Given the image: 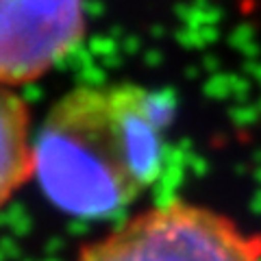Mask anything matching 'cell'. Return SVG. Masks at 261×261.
Here are the masks:
<instances>
[{
	"instance_id": "cell-1",
	"label": "cell",
	"mask_w": 261,
	"mask_h": 261,
	"mask_svg": "<svg viewBox=\"0 0 261 261\" xmlns=\"http://www.w3.org/2000/svg\"><path fill=\"white\" fill-rule=\"evenodd\" d=\"M174 116L170 89L79 85L37 128L33 178L68 214L105 218L126 209L157 181Z\"/></svg>"
},
{
	"instance_id": "cell-2",
	"label": "cell",
	"mask_w": 261,
	"mask_h": 261,
	"mask_svg": "<svg viewBox=\"0 0 261 261\" xmlns=\"http://www.w3.org/2000/svg\"><path fill=\"white\" fill-rule=\"evenodd\" d=\"M76 261H261V233L216 209L170 200L89 242Z\"/></svg>"
},
{
	"instance_id": "cell-3",
	"label": "cell",
	"mask_w": 261,
	"mask_h": 261,
	"mask_svg": "<svg viewBox=\"0 0 261 261\" xmlns=\"http://www.w3.org/2000/svg\"><path fill=\"white\" fill-rule=\"evenodd\" d=\"M85 0H0V85L42 79L85 37Z\"/></svg>"
},
{
	"instance_id": "cell-4",
	"label": "cell",
	"mask_w": 261,
	"mask_h": 261,
	"mask_svg": "<svg viewBox=\"0 0 261 261\" xmlns=\"http://www.w3.org/2000/svg\"><path fill=\"white\" fill-rule=\"evenodd\" d=\"M35 135L27 102L0 85V211L35 174Z\"/></svg>"
}]
</instances>
